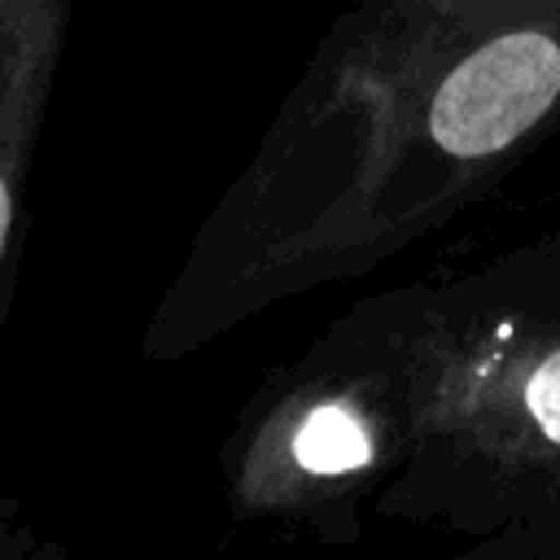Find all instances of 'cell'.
<instances>
[{"mask_svg":"<svg viewBox=\"0 0 560 560\" xmlns=\"http://www.w3.org/2000/svg\"><path fill=\"white\" fill-rule=\"evenodd\" d=\"M560 92V48L538 31L499 35L459 61L429 105V131L446 153L481 158L525 136Z\"/></svg>","mask_w":560,"mask_h":560,"instance_id":"cell-1","label":"cell"},{"mask_svg":"<svg viewBox=\"0 0 560 560\" xmlns=\"http://www.w3.org/2000/svg\"><path fill=\"white\" fill-rule=\"evenodd\" d=\"M66 0H0V262L61 48Z\"/></svg>","mask_w":560,"mask_h":560,"instance_id":"cell-2","label":"cell"},{"mask_svg":"<svg viewBox=\"0 0 560 560\" xmlns=\"http://www.w3.org/2000/svg\"><path fill=\"white\" fill-rule=\"evenodd\" d=\"M368 455H372V438H368L363 420L337 402L315 407L293 429V459H298V468H306L315 477H337V472L363 468Z\"/></svg>","mask_w":560,"mask_h":560,"instance_id":"cell-3","label":"cell"},{"mask_svg":"<svg viewBox=\"0 0 560 560\" xmlns=\"http://www.w3.org/2000/svg\"><path fill=\"white\" fill-rule=\"evenodd\" d=\"M525 407H529L534 424H538L551 442H560V354H551V359L529 376V385H525Z\"/></svg>","mask_w":560,"mask_h":560,"instance_id":"cell-4","label":"cell"}]
</instances>
